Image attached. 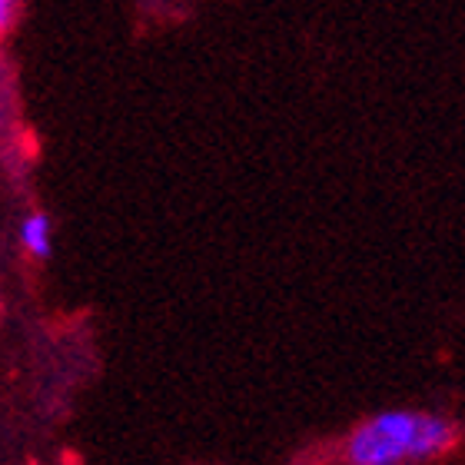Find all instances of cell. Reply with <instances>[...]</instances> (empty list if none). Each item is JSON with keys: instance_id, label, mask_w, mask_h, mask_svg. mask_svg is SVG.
Segmentation results:
<instances>
[{"instance_id": "cell-1", "label": "cell", "mask_w": 465, "mask_h": 465, "mask_svg": "<svg viewBox=\"0 0 465 465\" xmlns=\"http://www.w3.org/2000/svg\"><path fill=\"white\" fill-rule=\"evenodd\" d=\"M456 442V426L429 412H379L349 436V465H399L406 459H429Z\"/></svg>"}, {"instance_id": "cell-3", "label": "cell", "mask_w": 465, "mask_h": 465, "mask_svg": "<svg viewBox=\"0 0 465 465\" xmlns=\"http://www.w3.org/2000/svg\"><path fill=\"white\" fill-rule=\"evenodd\" d=\"M14 17H17V7L10 4V0H0V37L10 30V24H14Z\"/></svg>"}, {"instance_id": "cell-2", "label": "cell", "mask_w": 465, "mask_h": 465, "mask_svg": "<svg viewBox=\"0 0 465 465\" xmlns=\"http://www.w3.org/2000/svg\"><path fill=\"white\" fill-rule=\"evenodd\" d=\"M50 236H54V226H50L47 213L24 216V223H20V246H24L30 256L47 260V256H50Z\"/></svg>"}]
</instances>
